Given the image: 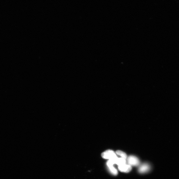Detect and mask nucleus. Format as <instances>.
<instances>
[{
  "label": "nucleus",
  "mask_w": 179,
  "mask_h": 179,
  "mask_svg": "<svg viewBox=\"0 0 179 179\" xmlns=\"http://www.w3.org/2000/svg\"><path fill=\"white\" fill-rule=\"evenodd\" d=\"M127 162L131 166H137L140 164V161L138 158L134 156H130L127 158Z\"/></svg>",
  "instance_id": "nucleus-2"
},
{
  "label": "nucleus",
  "mask_w": 179,
  "mask_h": 179,
  "mask_svg": "<svg viewBox=\"0 0 179 179\" xmlns=\"http://www.w3.org/2000/svg\"><path fill=\"white\" fill-rule=\"evenodd\" d=\"M109 170V172L111 173L112 174L114 175H116L118 174L117 170L114 168L113 166H107Z\"/></svg>",
  "instance_id": "nucleus-6"
},
{
  "label": "nucleus",
  "mask_w": 179,
  "mask_h": 179,
  "mask_svg": "<svg viewBox=\"0 0 179 179\" xmlns=\"http://www.w3.org/2000/svg\"><path fill=\"white\" fill-rule=\"evenodd\" d=\"M116 154L121 156L122 158H124L125 159H127V155L126 153L123 151L118 150L116 152Z\"/></svg>",
  "instance_id": "nucleus-7"
},
{
  "label": "nucleus",
  "mask_w": 179,
  "mask_h": 179,
  "mask_svg": "<svg viewBox=\"0 0 179 179\" xmlns=\"http://www.w3.org/2000/svg\"><path fill=\"white\" fill-rule=\"evenodd\" d=\"M101 157L104 159L109 160L115 159L118 158L115 152L112 150H107L101 154Z\"/></svg>",
  "instance_id": "nucleus-1"
},
{
  "label": "nucleus",
  "mask_w": 179,
  "mask_h": 179,
  "mask_svg": "<svg viewBox=\"0 0 179 179\" xmlns=\"http://www.w3.org/2000/svg\"><path fill=\"white\" fill-rule=\"evenodd\" d=\"M118 169L119 171L122 172L128 173L132 169V167L129 165L126 164L118 166Z\"/></svg>",
  "instance_id": "nucleus-4"
},
{
  "label": "nucleus",
  "mask_w": 179,
  "mask_h": 179,
  "mask_svg": "<svg viewBox=\"0 0 179 179\" xmlns=\"http://www.w3.org/2000/svg\"><path fill=\"white\" fill-rule=\"evenodd\" d=\"M126 160L124 158H118L116 160V164L118 166L124 165L126 164Z\"/></svg>",
  "instance_id": "nucleus-5"
},
{
  "label": "nucleus",
  "mask_w": 179,
  "mask_h": 179,
  "mask_svg": "<svg viewBox=\"0 0 179 179\" xmlns=\"http://www.w3.org/2000/svg\"><path fill=\"white\" fill-rule=\"evenodd\" d=\"M150 166L148 163H144L139 166L138 172L141 174H144L150 171Z\"/></svg>",
  "instance_id": "nucleus-3"
}]
</instances>
